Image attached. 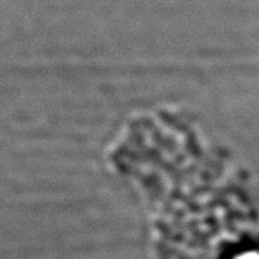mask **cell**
I'll return each mask as SVG.
<instances>
[{"instance_id": "obj_1", "label": "cell", "mask_w": 259, "mask_h": 259, "mask_svg": "<svg viewBox=\"0 0 259 259\" xmlns=\"http://www.w3.org/2000/svg\"><path fill=\"white\" fill-rule=\"evenodd\" d=\"M233 259H259V250H254V248H250V250L238 252V254L234 255Z\"/></svg>"}]
</instances>
